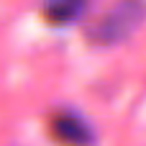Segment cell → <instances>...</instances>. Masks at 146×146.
Instances as JSON below:
<instances>
[{
	"instance_id": "cell-2",
	"label": "cell",
	"mask_w": 146,
	"mask_h": 146,
	"mask_svg": "<svg viewBox=\"0 0 146 146\" xmlns=\"http://www.w3.org/2000/svg\"><path fill=\"white\" fill-rule=\"evenodd\" d=\"M51 136L62 146H87L92 141L87 123L74 113H56L51 118Z\"/></svg>"
},
{
	"instance_id": "cell-1",
	"label": "cell",
	"mask_w": 146,
	"mask_h": 146,
	"mask_svg": "<svg viewBox=\"0 0 146 146\" xmlns=\"http://www.w3.org/2000/svg\"><path fill=\"white\" fill-rule=\"evenodd\" d=\"M146 18V0H118L100 21H95L90 38L98 44H115L126 38Z\"/></svg>"
},
{
	"instance_id": "cell-3",
	"label": "cell",
	"mask_w": 146,
	"mask_h": 146,
	"mask_svg": "<svg viewBox=\"0 0 146 146\" xmlns=\"http://www.w3.org/2000/svg\"><path fill=\"white\" fill-rule=\"evenodd\" d=\"M82 13V0H44V18L49 23H69Z\"/></svg>"
}]
</instances>
